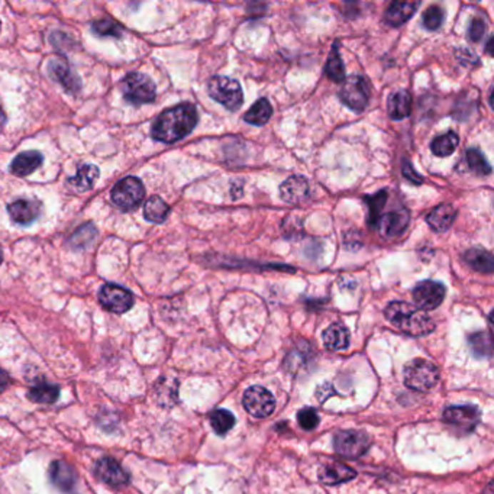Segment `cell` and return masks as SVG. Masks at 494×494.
I'll return each mask as SVG.
<instances>
[{
    "instance_id": "1",
    "label": "cell",
    "mask_w": 494,
    "mask_h": 494,
    "mask_svg": "<svg viewBox=\"0 0 494 494\" xmlns=\"http://www.w3.org/2000/svg\"><path fill=\"white\" fill-rule=\"evenodd\" d=\"M199 122L197 109L191 104H181L164 111L153 123L151 136L157 141L173 143L186 138Z\"/></svg>"
},
{
    "instance_id": "2",
    "label": "cell",
    "mask_w": 494,
    "mask_h": 494,
    "mask_svg": "<svg viewBox=\"0 0 494 494\" xmlns=\"http://www.w3.org/2000/svg\"><path fill=\"white\" fill-rule=\"evenodd\" d=\"M385 319L410 336H425L435 329L429 315L406 302H393L385 308Z\"/></svg>"
},
{
    "instance_id": "3",
    "label": "cell",
    "mask_w": 494,
    "mask_h": 494,
    "mask_svg": "<svg viewBox=\"0 0 494 494\" xmlns=\"http://www.w3.org/2000/svg\"><path fill=\"white\" fill-rule=\"evenodd\" d=\"M125 101L131 105H145L156 101V84L142 73H129L121 83Z\"/></svg>"
},
{
    "instance_id": "4",
    "label": "cell",
    "mask_w": 494,
    "mask_h": 494,
    "mask_svg": "<svg viewBox=\"0 0 494 494\" xmlns=\"http://www.w3.org/2000/svg\"><path fill=\"white\" fill-rule=\"evenodd\" d=\"M208 91L213 101H216L231 112H235L242 106V89L241 84L233 79L225 76H213L208 83Z\"/></svg>"
},
{
    "instance_id": "5",
    "label": "cell",
    "mask_w": 494,
    "mask_h": 494,
    "mask_svg": "<svg viewBox=\"0 0 494 494\" xmlns=\"http://www.w3.org/2000/svg\"><path fill=\"white\" fill-rule=\"evenodd\" d=\"M403 377L405 384L409 388L416 391H429L433 385H436L439 380V371L430 361L416 358L406 364Z\"/></svg>"
},
{
    "instance_id": "6",
    "label": "cell",
    "mask_w": 494,
    "mask_h": 494,
    "mask_svg": "<svg viewBox=\"0 0 494 494\" xmlns=\"http://www.w3.org/2000/svg\"><path fill=\"white\" fill-rule=\"evenodd\" d=\"M339 97L350 109L363 112L370 102V84L361 76H350L343 80Z\"/></svg>"
},
{
    "instance_id": "7",
    "label": "cell",
    "mask_w": 494,
    "mask_h": 494,
    "mask_svg": "<svg viewBox=\"0 0 494 494\" xmlns=\"http://www.w3.org/2000/svg\"><path fill=\"white\" fill-rule=\"evenodd\" d=\"M335 451L345 458H360L370 447V436L361 430H341L333 438Z\"/></svg>"
},
{
    "instance_id": "8",
    "label": "cell",
    "mask_w": 494,
    "mask_h": 494,
    "mask_svg": "<svg viewBox=\"0 0 494 494\" xmlns=\"http://www.w3.org/2000/svg\"><path fill=\"white\" fill-rule=\"evenodd\" d=\"M145 188L139 178L125 177L112 190V201L122 211L135 209L143 199Z\"/></svg>"
},
{
    "instance_id": "9",
    "label": "cell",
    "mask_w": 494,
    "mask_h": 494,
    "mask_svg": "<svg viewBox=\"0 0 494 494\" xmlns=\"http://www.w3.org/2000/svg\"><path fill=\"white\" fill-rule=\"evenodd\" d=\"M447 288L442 283L433 281V280H425L416 284V287L412 291L415 306L422 311H433L445 299Z\"/></svg>"
},
{
    "instance_id": "10",
    "label": "cell",
    "mask_w": 494,
    "mask_h": 494,
    "mask_svg": "<svg viewBox=\"0 0 494 494\" xmlns=\"http://www.w3.org/2000/svg\"><path fill=\"white\" fill-rule=\"evenodd\" d=\"M245 410L254 418H268L276 409V399L273 394L260 385L250 387L243 393L242 399Z\"/></svg>"
},
{
    "instance_id": "11",
    "label": "cell",
    "mask_w": 494,
    "mask_h": 494,
    "mask_svg": "<svg viewBox=\"0 0 494 494\" xmlns=\"http://www.w3.org/2000/svg\"><path fill=\"white\" fill-rule=\"evenodd\" d=\"M99 301L106 311L118 315L128 312L133 306L132 293L116 284L102 286L99 291Z\"/></svg>"
},
{
    "instance_id": "12",
    "label": "cell",
    "mask_w": 494,
    "mask_h": 494,
    "mask_svg": "<svg viewBox=\"0 0 494 494\" xmlns=\"http://www.w3.org/2000/svg\"><path fill=\"white\" fill-rule=\"evenodd\" d=\"M94 474L99 480L114 487L126 485L131 478L125 468L112 457H104L99 460L94 465Z\"/></svg>"
},
{
    "instance_id": "13",
    "label": "cell",
    "mask_w": 494,
    "mask_h": 494,
    "mask_svg": "<svg viewBox=\"0 0 494 494\" xmlns=\"http://www.w3.org/2000/svg\"><path fill=\"white\" fill-rule=\"evenodd\" d=\"M443 419L463 432H471L480 422V412L475 406H451L443 412Z\"/></svg>"
},
{
    "instance_id": "14",
    "label": "cell",
    "mask_w": 494,
    "mask_h": 494,
    "mask_svg": "<svg viewBox=\"0 0 494 494\" xmlns=\"http://www.w3.org/2000/svg\"><path fill=\"white\" fill-rule=\"evenodd\" d=\"M311 193L309 183L302 176H291L280 186V196L286 203L298 205L305 202Z\"/></svg>"
},
{
    "instance_id": "15",
    "label": "cell",
    "mask_w": 494,
    "mask_h": 494,
    "mask_svg": "<svg viewBox=\"0 0 494 494\" xmlns=\"http://www.w3.org/2000/svg\"><path fill=\"white\" fill-rule=\"evenodd\" d=\"M410 215L406 209H398L390 213L381 215L377 221V228L381 231V233L387 238H393L400 235L409 225Z\"/></svg>"
},
{
    "instance_id": "16",
    "label": "cell",
    "mask_w": 494,
    "mask_h": 494,
    "mask_svg": "<svg viewBox=\"0 0 494 494\" xmlns=\"http://www.w3.org/2000/svg\"><path fill=\"white\" fill-rule=\"evenodd\" d=\"M49 480L63 493H74L77 475L73 467L64 461H56L49 467Z\"/></svg>"
},
{
    "instance_id": "17",
    "label": "cell",
    "mask_w": 494,
    "mask_h": 494,
    "mask_svg": "<svg viewBox=\"0 0 494 494\" xmlns=\"http://www.w3.org/2000/svg\"><path fill=\"white\" fill-rule=\"evenodd\" d=\"M12 221L18 225H29L41 215V203L31 199H19L8 206Z\"/></svg>"
},
{
    "instance_id": "18",
    "label": "cell",
    "mask_w": 494,
    "mask_h": 494,
    "mask_svg": "<svg viewBox=\"0 0 494 494\" xmlns=\"http://www.w3.org/2000/svg\"><path fill=\"white\" fill-rule=\"evenodd\" d=\"M455 218L457 209L450 203H442L426 215V222L435 232H445L451 228Z\"/></svg>"
},
{
    "instance_id": "19",
    "label": "cell",
    "mask_w": 494,
    "mask_h": 494,
    "mask_svg": "<svg viewBox=\"0 0 494 494\" xmlns=\"http://www.w3.org/2000/svg\"><path fill=\"white\" fill-rule=\"evenodd\" d=\"M48 73L54 80L61 83L69 91H79L81 84L79 77L71 71L67 61L61 59H53L48 63Z\"/></svg>"
},
{
    "instance_id": "20",
    "label": "cell",
    "mask_w": 494,
    "mask_h": 494,
    "mask_svg": "<svg viewBox=\"0 0 494 494\" xmlns=\"http://www.w3.org/2000/svg\"><path fill=\"white\" fill-rule=\"evenodd\" d=\"M419 6V2H393L385 11L384 21L387 25L398 28L408 22Z\"/></svg>"
},
{
    "instance_id": "21",
    "label": "cell",
    "mask_w": 494,
    "mask_h": 494,
    "mask_svg": "<svg viewBox=\"0 0 494 494\" xmlns=\"http://www.w3.org/2000/svg\"><path fill=\"white\" fill-rule=\"evenodd\" d=\"M322 338L329 351H343L350 347V332L341 323H332L328 326Z\"/></svg>"
},
{
    "instance_id": "22",
    "label": "cell",
    "mask_w": 494,
    "mask_h": 494,
    "mask_svg": "<svg viewBox=\"0 0 494 494\" xmlns=\"http://www.w3.org/2000/svg\"><path fill=\"white\" fill-rule=\"evenodd\" d=\"M356 477H357V473L351 467L345 465L342 463H331L325 465L319 473L321 481L328 485L341 484L345 481H350Z\"/></svg>"
},
{
    "instance_id": "23",
    "label": "cell",
    "mask_w": 494,
    "mask_h": 494,
    "mask_svg": "<svg viewBox=\"0 0 494 494\" xmlns=\"http://www.w3.org/2000/svg\"><path fill=\"white\" fill-rule=\"evenodd\" d=\"M412 114V96L409 91L402 90L393 93L388 97V116L393 121H402Z\"/></svg>"
},
{
    "instance_id": "24",
    "label": "cell",
    "mask_w": 494,
    "mask_h": 494,
    "mask_svg": "<svg viewBox=\"0 0 494 494\" xmlns=\"http://www.w3.org/2000/svg\"><path fill=\"white\" fill-rule=\"evenodd\" d=\"M44 161V156L38 151H25L19 154L11 164V171L15 176L25 177L32 174L36 168L41 167Z\"/></svg>"
},
{
    "instance_id": "25",
    "label": "cell",
    "mask_w": 494,
    "mask_h": 494,
    "mask_svg": "<svg viewBox=\"0 0 494 494\" xmlns=\"http://www.w3.org/2000/svg\"><path fill=\"white\" fill-rule=\"evenodd\" d=\"M465 263L475 271L490 274L494 270V258L484 248H471L464 256Z\"/></svg>"
},
{
    "instance_id": "26",
    "label": "cell",
    "mask_w": 494,
    "mask_h": 494,
    "mask_svg": "<svg viewBox=\"0 0 494 494\" xmlns=\"http://www.w3.org/2000/svg\"><path fill=\"white\" fill-rule=\"evenodd\" d=\"M170 215V206L160 196H153L143 205V218L148 222L163 223Z\"/></svg>"
},
{
    "instance_id": "27",
    "label": "cell",
    "mask_w": 494,
    "mask_h": 494,
    "mask_svg": "<svg viewBox=\"0 0 494 494\" xmlns=\"http://www.w3.org/2000/svg\"><path fill=\"white\" fill-rule=\"evenodd\" d=\"M99 174H101V171H99V168L96 166L87 164V166H83L79 168L77 174L69 180V184L76 191L83 193V191L93 188V186L96 184V181L99 178Z\"/></svg>"
},
{
    "instance_id": "28",
    "label": "cell",
    "mask_w": 494,
    "mask_h": 494,
    "mask_svg": "<svg viewBox=\"0 0 494 494\" xmlns=\"http://www.w3.org/2000/svg\"><path fill=\"white\" fill-rule=\"evenodd\" d=\"M458 143H460L458 135L455 132L450 131L447 133H442V135L436 136L430 143V150L436 157H448V156L454 154Z\"/></svg>"
},
{
    "instance_id": "29",
    "label": "cell",
    "mask_w": 494,
    "mask_h": 494,
    "mask_svg": "<svg viewBox=\"0 0 494 494\" xmlns=\"http://www.w3.org/2000/svg\"><path fill=\"white\" fill-rule=\"evenodd\" d=\"M271 115H273V106L270 105L267 99L263 97L253 105V108L248 112L243 115V121L251 123V125H256V126H263L270 121Z\"/></svg>"
},
{
    "instance_id": "30",
    "label": "cell",
    "mask_w": 494,
    "mask_h": 494,
    "mask_svg": "<svg viewBox=\"0 0 494 494\" xmlns=\"http://www.w3.org/2000/svg\"><path fill=\"white\" fill-rule=\"evenodd\" d=\"M59 396H60V387L56 384H48V383L36 384L28 393V398L36 403H54L59 399Z\"/></svg>"
},
{
    "instance_id": "31",
    "label": "cell",
    "mask_w": 494,
    "mask_h": 494,
    "mask_svg": "<svg viewBox=\"0 0 494 494\" xmlns=\"http://www.w3.org/2000/svg\"><path fill=\"white\" fill-rule=\"evenodd\" d=\"M325 71H326V76L335 83H342L345 80V67L338 51V45H333L331 49Z\"/></svg>"
},
{
    "instance_id": "32",
    "label": "cell",
    "mask_w": 494,
    "mask_h": 494,
    "mask_svg": "<svg viewBox=\"0 0 494 494\" xmlns=\"http://www.w3.org/2000/svg\"><path fill=\"white\" fill-rule=\"evenodd\" d=\"M211 425L218 435L223 436L235 426V416L226 409H218L211 415Z\"/></svg>"
},
{
    "instance_id": "33",
    "label": "cell",
    "mask_w": 494,
    "mask_h": 494,
    "mask_svg": "<svg viewBox=\"0 0 494 494\" xmlns=\"http://www.w3.org/2000/svg\"><path fill=\"white\" fill-rule=\"evenodd\" d=\"M364 202L370 206L368 223L371 226H375L378 218L381 216V209L384 208V205L387 202V191L381 190L374 196H364Z\"/></svg>"
},
{
    "instance_id": "34",
    "label": "cell",
    "mask_w": 494,
    "mask_h": 494,
    "mask_svg": "<svg viewBox=\"0 0 494 494\" xmlns=\"http://www.w3.org/2000/svg\"><path fill=\"white\" fill-rule=\"evenodd\" d=\"M470 347L475 357H490L491 356V338L487 332H475L470 335Z\"/></svg>"
},
{
    "instance_id": "35",
    "label": "cell",
    "mask_w": 494,
    "mask_h": 494,
    "mask_svg": "<svg viewBox=\"0 0 494 494\" xmlns=\"http://www.w3.org/2000/svg\"><path fill=\"white\" fill-rule=\"evenodd\" d=\"M465 157H467V164L470 170H473L475 174L478 176L491 174V166L488 164L483 153L477 150V148H470V150H467Z\"/></svg>"
},
{
    "instance_id": "36",
    "label": "cell",
    "mask_w": 494,
    "mask_h": 494,
    "mask_svg": "<svg viewBox=\"0 0 494 494\" xmlns=\"http://www.w3.org/2000/svg\"><path fill=\"white\" fill-rule=\"evenodd\" d=\"M94 238H96V228L93 226V223H87V225L79 228L73 233L70 242H71V245L74 246V248H84V246L91 243V241Z\"/></svg>"
},
{
    "instance_id": "37",
    "label": "cell",
    "mask_w": 494,
    "mask_h": 494,
    "mask_svg": "<svg viewBox=\"0 0 494 494\" xmlns=\"http://www.w3.org/2000/svg\"><path fill=\"white\" fill-rule=\"evenodd\" d=\"M443 19H445V12L440 6L432 5L423 14V25L429 31H436L440 28Z\"/></svg>"
},
{
    "instance_id": "38",
    "label": "cell",
    "mask_w": 494,
    "mask_h": 494,
    "mask_svg": "<svg viewBox=\"0 0 494 494\" xmlns=\"http://www.w3.org/2000/svg\"><path fill=\"white\" fill-rule=\"evenodd\" d=\"M91 29L94 34L99 36H114V38H121L122 36V26L112 22V21H97L93 22Z\"/></svg>"
},
{
    "instance_id": "39",
    "label": "cell",
    "mask_w": 494,
    "mask_h": 494,
    "mask_svg": "<svg viewBox=\"0 0 494 494\" xmlns=\"http://www.w3.org/2000/svg\"><path fill=\"white\" fill-rule=\"evenodd\" d=\"M299 425L305 430H313L319 425V415L312 408H305L298 413Z\"/></svg>"
},
{
    "instance_id": "40",
    "label": "cell",
    "mask_w": 494,
    "mask_h": 494,
    "mask_svg": "<svg viewBox=\"0 0 494 494\" xmlns=\"http://www.w3.org/2000/svg\"><path fill=\"white\" fill-rule=\"evenodd\" d=\"M484 32H485L484 21L480 18H474L468 28V39L473 42H478L484 36Z\"/></svg>"
},
{
    "instance_id": "41",
    "label": "cell",
    "mask_w": 494,
    "mask_h": 494,
    "mask_svg": "<svg viewBox=\"0 0 494 494\" xmlns=\"http://www.w3.org/2000/svg\"><path fill=\"white\" fill-rule=\"evenodd\" d=\"M402 174L405 176V178H408L413 184L419 186L423 183V178L415 171V168L412 167V164L408 160H403V163H402Z\"/></svg>"
},
{
    "instance_id": "42",
    "label": "cell",
    "mask_w": 494,
    "mask_h": 494,
    "mask_svg": "<svg viewBox=\"0 0 494 494\" xmlns=\"http://www.w3.org/2000/svg\"><path fill=\"white\" fill-rule=\"evenodd\" d=\"M332 394H335V390L331 384H323V385H319L318 391H316V396L319 399V402H325L328 400V398H331Z\"/></svg>"
},
{
    "instance_id": "43",
    "label": "cell",
    "mask_w": 494,
    "mask_h": 494,
    "mask_svg": "<svg viewBox=\"0 0 494 494\" xmlns=\"http://www.w3.org/2000/svg\"><path fill=\"white\" fill-rule=\"evenodd\" d=\"M6 384H8V378H6L5 375H2V374H0V393H2V391L5 390Z\"/></svg>"
},
{
    "instance_id": "44",
    "label": "cell",
    "mask_w": 494,
    "mask_h": 494,
    "mask_svg": "<svg viewBox=\"0 0 494 494\" xmlns=\"http://www.w3.org/2000/svg\"><path fill=\"white\" fill-rule=\"evenodd\" d=\"M483 494H494V493H493V483H491V481L487 484V487H485V490L483 491Z\"/></svg>"
},
{
    "instance_id": "45",
    "label": "cell",
    "mask_w": 494,
    "mask_h": 494,
    "mask_svg": "<svg viewBox=\"0 0 494 494\" xmlns=\"http://www.w3.org/2000/svg\"><path fill=\"white\" fill-rule=\"evenodd\" d=\"M5 123V115L2 112V108H0V126H2Z\"/></svg>"
},
{
    "instance_id": "46",
    "label": "cell",
    "mask_w": 494,
    "mask_h": 494,
    "mask_svg": "<svg viewBox=\"0 0 494 494\" xmlns=\"http://www.w3.org/2000/svg\"><path fill=\"white\" fill-rule=\"evenodd\" d=\"M4 261V256H2V248H0V264Z\"/></svg>"
},
{
    "instance_id": "47",
    "label": "cell",
    "mask_w": 494,
    "mask_h": 494,
    "mask_svg": "<svg viewBox=\"0 0 494 494\" xmlns=\"http://www.w3.org/2000/svg\"><path fill=\"white\" fill-rule=\"evenodd\" d=\"M0 28H2V24H0Z\"/></svg>"
}]
</instances>
